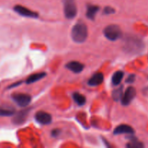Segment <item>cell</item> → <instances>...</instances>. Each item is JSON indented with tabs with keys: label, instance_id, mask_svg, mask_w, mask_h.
<instances>
[{
	"label": "cell",
	"instance_id": "cell-1",
	"mask_svg": "<svg viewBox=\"0 0 148 148\" xmlns=\"http://www.w3.org/2000/svg\"><path fill=\"white\" fill-rule=\"evenodd\" d=\"M88 27L85 23L79 22L72 27L71 36L75 43H81L85 42L88 38Z\"/></svg>",
	"mask_w": 148,
	"mask_h": 148
},
{
	"label": "cell",
	"instance_id": "cell-2",
	"mask_svg": "<svg viewBox=\"0 0 148 148\" xmlns=\"http://www.w3.org/2000/svg\"><path fill=\"white\" fill-rule=\"evenodd\" d=\"M144 48V43L141 39L134 36L127 37L124 40V49L130 53H137Z\"/></svg>",
	"mask_w": 148,
	"mask_h": 148
},
{
	"label": "cell",
	"instance_id": "cell-3",
	"mask_svg": "<svg viewBox=\"0 0 148 148\" xmlns=\"http://www.w3.org/2000/svg\"><path fill=\"white\" fill-rule=\"evenodd\" d=\"M103 34L108 40L114 41L121 37V30L116 25H110L103 30Z\"/></svg>",
	"mask_w": 148,
	"mask_h": 148
},
{
	"label": "cell",
	"instance_id": "cell-4",
	"mask_svg": "<svg viewBox=\"0 0 148 148\" xmlns=\"http://www.w3.org/2000/svg\"><path fill=\"white\" fill-rule=\"evenodd\" d=\"M64 12L66 18L72 19L77 12L75 0H64Z\"/></svg>",
	"mask_w": 148,
	"mask_h": 148
},
{
	"label": "cell",
	"instance_id": "cell-5",
	"mask_svg": "<svg viewBox=\"0 0 148 148\" xmlns=\"http://www.w3.org/2000/svg\"><path fill=\"white\" fill-rule=\"evenodd\" d=\"M12 99L19 106L24 108L30 104L31 101V97L27 94L17 93L12 95Z\"/></svg>",
	"mask_w": 148,
	"mask_h": 148
},
{
	"label": "cell",
	"instance_id": "cell-6",
	"mask_svg": "<svg viewBox=\"0 0 148 148\" xmlns=\"http://www.w3.org/2000/svg\"><path fill=\"white\" fill-rule=\"evenodd\" d=\"M136 94H137V92H136L135 88H133V87H129V88H127L125 92H124V93H123L122 98L121 99L122 105H130L132 103V101L135 98Z\"/></svg>",
	"mask_w": 148,
	"mask_h": 148
},
{
	"label": "cell",
	"instance_id": "cell-7",
	"mask_svg": "<svg viewBox=\"0 0 148 148\" xmlns=\"http://www.w3.org/2000/svg\"><path fill=\"white\" fill-rule=\"evenodd\" d=\"M14 10L17 14L23 16V17H30V18H37V17H38V14L37 12L31 11L30 10L23 7V6L16 5L14 7Z\"/></svg>",
	"mask_w": 148,
	"mask_h": 148
},
{
	"label": "cell",
	"instance_id": "cell-8",
	"mask_svg": "<svg viewBox=\"0 0 148 148\" xmlns=\"http://www.w3.org/2000/svg\"><path fill=\"white\" fill-rule=\"evenodd\" d=\"M36 120L38 123L42 125H48L52 121V117L49 113L45 111H38L35 116Z\"/></svg>",
	"mask_w": 148,
	"mask_h": 148
},
{
	"label": "cell",
	"instance_id": "cell-9",
	"mask_svg": "<svg viewBox=\"0 0 148 148\" xmlns=\"http://www.w3.org/2000/svg\"><path fill=\"white\" fill-rule=\"evenodd\" d=\"M134 133V129L127 124H121L116 127L114 130V134H133Z\"/></svg>",
	"mask_w": 148,
	"mask_h": 148
},
{
	"label": "cell",
	"instance_id": "cell-10",
	"mask_svg": "<svg viewBox=\"0 0 148 148\" xmlns=\"http://www.w3.org/2000/svg\"><path fill=\"white\" fill-rule=\"evenodd\" d=\"M84 67H85L84 64L79 62H76V61H72L66 64V69L76 74L80 73L84 69Z\"/></svg>",
	"mask_w": 148,
	"mask_h": 148
},
{
	"label": "cell",
	"instance_id": "cell-11",
	"mask_svg": "<svg viewBox=\"0 0 148 148\" xmlns=\"http://www.w3.org/2000/svg\"><path fill=\"white\" fill-rule=\"evenodd\" d=\"M29 111H30L29 109H25L23 110V111H19L14 116V119H13V123L14 124H17V125L24 123L25 121L26 120L27 115H28Z\"/></svg>",
	"mask_w": 148,
	"mask_h": 148
},
{
	"label": "cell",
	"instance_id": "cell-12",
	"mask_svg": "<svg viewBox=\"0 0 148 148\" xmlns=\"http://www.w3.org/2000/svg\"><path fill=\"white\" fill-rule=\"evenodd\" d=\"M103 74L101 72H97L91 77L90 79L88 80V84L90 86H98L103 82Z\"/></svg>",
	"mask_w": 148,
	"mask_h": 148
},
{
	"label": "cell",
	"instance_id": "cell-13",
	"mask_svg": "<svg viewBox=\"0 0 148 148\" xmlns=\"http://www.w3.org/2000/svg\"><path fill=\"white\" fill-rule=\"evenodd\" d=\"M99 7L96 5H92V4H89L87 6V12H86V17L90 20H93L95 19V15L97 12L99 11Z\"/></svg>",
	"mask_w": 148,
	"mask_h": 148
},
{
	"label": "cell",
	"instance_id": "cell-14",
	"mask_svg": "<svg viewBox=\"0 0 148 148\" xmlns=\"http://www.w3.org/2000/svg\"><path fill=\"white\" fill-rule=\"evenodd\" d=\"M46 75V72H40V73L33 74V75H30V76L27 78L26 83L30 85V84L33 83V82H37V81L40 80V79H41L42 78L44 77Z\"/></svg>",
	"mask_w": 148,
	"mask_h": 148
},
{
	"label": "cell",
	"instance_id": "cell-15",
	"mask_svg": "<svg viewBox=\"0 0 148 148\" xmlns=\"http://www.w3.org/2000/svg\"><path fill=\"white\" fill-rule=\"evenodd\" d=\"M124 72L122 71H117L113 75L112 78H111V82H112L113 85H118L121 83L122 81L123 77H124Z\"/></svg>",
	"mask_w": 148,
	"mask_h": 148
},
{
	"label": "cell",
	"instance_id": "cell-16",
	"mask_svg": "<svg viewBox=\"0 0 148 148\" xmlns=\"http://www.w3.org/2000/svg\"><path fill=\"white\" fill-rule=\"evenodd\" d=\"M72 97H73L74 101H75V103L78 106H83L86 103V98H85V97L83 95H82V94L79 93V92H75V93H73Z\"/></svg>",
	"mask_w": 148,
	"mask_h": 148
},
{
	"label": "cell",
	"instance_id": "cell-17",
	"mask_svg": "<svg viewBox=\"0 0 148 148\" xmlns=\"http://www.w3.org/2000/svg\"><path fill=\"white\" fill-rule=\"evenodd\" d=\"M15 111L12 107H0V116H10L14 115Z\"/></svg>",
	"mask_w": 148,
	"mask_h": 148
},
{
	"label": "cell",
	"instance_id": "cell-18",
	"mask_svg": "<svg viewBox=\"0 0 148 148\" xmlns=\"http://www.w3.org/2000/svg\"><path fill=\"white\" fill-rule=\"evenodd\" d=\"M127 147L130 148H142L144 147V145L141 142L138 141V140L134 137H132L130 138V143L127 145Z\"/></svg>",
	"mask_w": 148,
	"mask_h": 148
},
{
	"label": "cell",
	"instance_id": "cell-19",
	"mask_svg": "<svg viewBox=\"0 0 148 148\" xmlns=\"http://www.w3.org/2000/svg\"><path fill=\"white\" fill-rule=\"evenodd\" d=\"M123 87L121 86V88H118V89H116L113 91L112 93V97L113 99L115 100L116 101H119L121 99L123 95Z\"/></svg>",
	"mask_w": 148,
	"mask_h": 148
},
{
	"label": "cell",
	"instance_id": "cell-20",
	"mask_svg": "<svg viewBox=\"0 0 148 148\" xmlns=\"http://www.w3.org/2000/svg\"><path fill=\"white\" fill-rule=\"evenodd\" d=\"M104 14H114L115 12V10L114 8L111 7H106L104 8V11H103Z\"/></svg>",
	"mask_w": 148,
	"mask_h": 148
},
{
	"label": "cell",
	"instance_id": "cell-21",
	"mask_svg": "<svg viewBox=\"0 0 148 148\" xmlns=\"http://www.w3.org/2000/svg\"><path fill=\"white\" fill-rule=\"evenodd\" d=\"M135 80V75H130V76L127 77V80H126V82L129 84H132L134 82Z\"/></svg>",
	"mask_w": 148,
	"mask_h": 148
},
{
	"label": "cell",
	"instance_id": "cell-22",
	"mask_svg": "<svg viewBox=\"0 0 148 148\" xmlns=\"http://www.w3.org/2000/svg\"><path fill=\"white\" fill-rule=\"evenodd\" d=\"M61 130H53L51 132V135L54 137H57L60 134Z\"/></svg>",
	"mask_w": 148,
	"mask_h": 148
}]
</instances>
